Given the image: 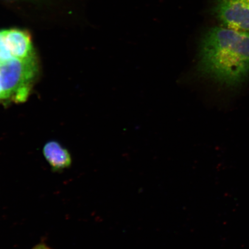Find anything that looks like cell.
I'll return each instance as SVG.
<instances>
[{"label":"cell","instance_id":"obj_3","mask_svg":"<svg viewBox=\"0 0 249 249\" xmlns=\"http://www.w3.org/2000/svg\"><path fill=\"white\" fill-rule=\"evenodd\" d=\"M211 11L225 27L249 33V0H213Z\"/></svg>","mask_w":249,"mask_h":249},{"label":"cell","instance_id":"obj_6","mask_svg":"<svg viewBox=\"0 0 249 249\" xmlns=\"http://www.w3.org/2000/svg\"><path fill=\"white\" fill-rule=\"evenodd\" d=\"M5 99L4 90H3L1 79H0V100Z\"/></svg>","mask_w":249,"mask_h":249},{"label":"cell","instance_id":"obj_4","mask_svg":"<svg viewBox=\"0 0 249 249\" xmlns=\"http://www.w3.org/2000/svg\"><path fill=\"white\" fill-rule=\"evenodd\" d=\"M43 154L52 170L55 172H60L71 166V158L70 152L57 142H47L43 147Z\"/></svg>","mask_w":249,"mask_h":249},{"label":"cell","instance_id":"obj_1","mask_svg":"<svg viewBox=\"0 0 249 249\" xmlns=\"http://www.w3.org/2000/svg\"><path fill=\"white\" fill-rule=\"evenodd\" d=\"M198 71L221 85L236 87L249 76V33L214 27L201 40Z\"/></svg>","mask_w":249,"mask_h":249},{"label":"cell","instance_id":"obj_2","mask_svg":"<svg viewBox=\"0 0 249 249\" xmlns=\"http://www.w3.org/2000/svg\"><path fill=\"white\" fill-rule=\"evenodd\" d=\"M37 71L36 56L27 59L12 58L0 62V79L5 99L26 101Z\"/></svg>","mask_w":249,"mask_h":249},{"label":"cell","instance_id":"obj_5","mask_svg":"<svg viewBox=\"0 0 249 249\" xmlns=\"http://www.w3.org/2000/svg\"><path fill=\"white\" fill-rule=\"evenodd\" d=\"M32 249H53L49 247L48 245L46 244L45 242H41L39 244H37Z\"/></svg>","mask_w":249,"mask_h":249}]
</instances>
